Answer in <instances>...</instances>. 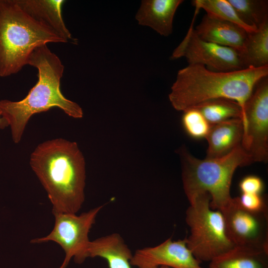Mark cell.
Masks as SVG:
<instances>
[{
	"instance_id": "6da1fadb",
	"label": "cell",
	"mask_w": 268,
	"mask_h": 268,
	"mask_svg": "<svg viewBox=\"0 0 268 268\" xmlns=\"http://www.w3.org/2000/svg\"><path fill=\"white\" fill-rule=\"evenodd\" d=\"M30 165L46 191L52 212L76 214L84 201L85 163L77 143L62 138L39 144Z\"/></svg>"
},
{
	"instance_id": "7a4b0ae2",
	"label": "cell",
	"mask_w": 268,
	"mask_h": 268,
	"mask_svg": "<svg viewBox=\"0 0 268 268\" xmlns=\"http://www.w3.org/2000/svg\"><path fill=\"white\" fill-rule=\"evenodd\" d=\"M28 65L38 70V80L22 100H0V113L11 129L13 141H20L25 127L34 114L58 107L68 116L81 118L83 113L76 103L66 98L60 89L64 66L58 56L47 45L36 48Z\"/></svg>"
},
{
	"instance_id": "3957f363",
	"label": "cell",
	"mask_w": 268,
	"mask_h": 268,
	"mask_svg": "<svg viewBox=\"0 0 268 268\" xmlns=\"http://www.w3.org/2000/svg\"><path fill=\"white\" fill-rule=\"evenodd\" d=\"M268 75V66L216 71L203 65H189L178 71L169 99L175 110L183 112L213 99L233 100L242 108L243 124L247 101L257 83Z\"/></svg>"
},
{
	"instance_id": "277c9868",
	"label": "cell",
	"mask_w": 268,
	"mask_h": 268,
	"mask_svg": "<svg viewBox=\"0 0 268 268\" xmlns=\"http://www.w3.org/2000/svg\"><path fill=\"white\" fill-rule=\"evenodd\" d=\"M25 12L15 0H0V77L17 73L33 51L49 43H67Z\"/></svg>"
},
{
	"instance_id": "5b68a950",
	"label": "cell",
	"mask_w": 268,
	"mask_h": 268,
	"mask_svg": "<svg viewBox=\"0 0 268 268\" xmlns=\"http://www.w3.org/2000/svg\"><path fill=\"white\" fill-rule=\"evenodd\" d=\"M182 163L183 188L189 201L207 193L212 209L221 210L231 200L230 187L236 169L253 163L251 156L241 144L228 154L217 158L198 159L185 146L178 150Z\"/></svg>"
},
{
	"instance_id": "8992f818",
	"label": "cell",
	"mask_w": 268,
	"mask_h": 268,
	"mask_svg": "<svg viewBox=\"0 0 268 268\" xmlns=\"http://www.w3.org/2000/svg\"><path fill=\"white\" fill-rule=\"evenodd\" d=\"M210 200L207 193L197 195L189 201L186 212L190 231L187 245L201 263L209 262L235 246L227 235L222 212L211 208Z\"/></svg>"
},
{
	"instance_id": "52a82bcc",
	"label": "cell",
	"mask_w": 268,
	"mask_h": 268,
	"mask_svg": "<svg viewBox=\"0 0 268 268\" xmlns=\"http://www.w3.org/2000/svg\"><path fill=\"white\" fill-rule=\"evenodd\" d=\"M104 205L93 208L79 215L67 213H54L55 225L46 236L31 240L32 243L54 242L63 249L65 256L59 268H67L73 259L77 264L83 263L90 241L88 234L96 217Z\"/></svg>"
},
{
	"instance_id": "ba28073f",
	"label": "cell",
	"mask_w": 268,
	"mask_h": 268,
	"mask_svg": "<svg viewBox=\"0 0 268 268\" xmlns=\"http://www.w3.org/2000/svg\"><path fill=\"white\" fill-rule=\"evenodd\" d=\"M241 145L253 162L268 159V79L260 80L247 101L244 109Z\"/></svg>"
},
{
	"instance_id": "9c48e42d",
	"label": "cell",
	"mask_w": 268,
	"mask_h": 268,
	"mask_svg": "<svg viewBox=\"0 0 268 268\" xmlns=\"http://www.w3.org/2000/svg\"><path fill=\"white\" fill-rule=\"evenodd\" d=\"M194 20L185 38L174 50L171 59L184 57L189 65H203L216 71L244 69L237 51L201 39L195 32Z\"/></svg>"
},
{
	"instance_id": "30bf717a",
	"label": "cell",
	"mask_w": 268,
	"mask_h": 268,
	"mask_svg": "<svg viewBox=\"0 0 268 268\" xmlns=\"http://www.w3.org/2000/svg\"><path fill=\"white\" fill-rule=\"evenodd\" d=\"M227 235L235 245L268 251V213L244 208L238 197L232 198L221 210Z\"/></svg>"
},
{
	"instance_id": "8fae6325",
	"label": "cell",
	"mask_w": 268,
	"mask_h": 268,
	"mask_svg": "<svg viewBox=\"0 0 268 268\" xmlns=\"http://www.w3.org/2000/svg\"><path fill=\"white\" fill-rule=\"evenodd\" d=\"M187 246L186 238H169L160 244L137 250L131 260L132 266L151 268L165 266L173 268H203Z\"/></svg>"
},
{
	"instance_id": "7c38bea8",
	"label": "cell",
	"mask_w": 268,
	"mask_h": 268,
	"mask_svg": "<svg viewBox=\"0 0 268 268\" xmlns=\"http://www.w3.org/2000/svg\"><path fill=\"white\" fill-rule=\"evenodd\" d=\"M195 31L201 39L241 52L244 46L248 32L233 23L206 14Z\"/></svg>"
},
{
	"instance_id": "4fadbf2b",
	"label": "cell",
	"mask_w": 268,
	"mask_h": 268,
	"mask_svg": "<svg viewBox=\"0 0 268 268\" xmlns=\"http://www.w3.org/2000/svg\"><path fill=\"white\" fill-rule=\"evenodd\" d=\"M182 0H143L135 18L139 25L150 27L162 36L173 31L175 13Z\"/></svg>"
},
{
	"instance_id": "5bb4252c",
	"label": "cell",
	"mask_w": 268,
	"mask_h": 268,
	"mask_svg": "<svg viewBox=\"0 0 268 268\" xmlns=\"http://www.w3.org/2000/svg\"><path fill=\"white\" fill-rule=\"evenodd\" d=\"M19 7L35 20L50 28L67 42L74 39L62 15L64 0H15Z\"/></svg>"
},
{
	"instance_id": "9a60e30c",
	"label": "cell",
	"mask_w": 268,
	"mask_h": 268,
	"mask_svg": "<svg viewBox=\"0 0 268 268\" xmlns=\"http://www.w3.org/2000/svg\"><path fill=\"white\" fill-rule=\"evenodd\" d=\"M243 134V124L240 118L211 125L205 137L208 142L206 158H217L228 154L241 144Z\"/></svg>"
},
{
	"instance_id": "2e32d148",
	"label": "cell",
	"mask_w": 268,
	"mask_h": 268,
	"mask_svg": "<svg viewBox=\"0 0 268 268\" xmlns=\"http://www.w3.org/2000/svg\"><path fill=\"white\" fill-rule=\"evenodd\" d=\"M133 254L118 233H113L90 241L86 258L100 257L106 260L109 268H132Z\"/></svg>"
},
{
	"instance_id": "e0dca14e",
	"label": "cell",
	"mask_w": 268,
	"mask_h": 268,
	"mask_svg": "<svg viewBox=\"0 0 268 268\" xmlns=\"http://www.w3.org/2000/svg\"><path fill=\"white\" fill-rule=\"evenodd\" d=\"M209 268H268V251L235 246L209 262Z\"/></svg>"
},
{
	"instance_id": "ac0fdd59",
	"label": "cell",
	"mask_w": 268,
	"mask_h": 268,
	"mask_svg": "<svg viewBox=\"0 0 268 268\" xmlns=\"http://www.w3.org/2000/svg\"><path fill=\"white\" fill-rule=\"evenodd\" d=\"M239 53L244 69L268 66V17L256 30L248 33L244 48Z\"/></svg>"
},
{
	"instance_id": "d6986e66",
	"label": "cell",
	"mask_w": 268,
	"mask_h": 268,
	"mask_svg": "<svg viewBox=\"0 0 268 268\" xmlns=\"http://www.w3.org/2000/svg\"><path fill=\"white\" fill-rule=\"evenodd\" d=\"M193 108L199 110L210 125L231 119L240 118L242 120L243 118V112L240 105L229 99H213Z\"/></svg>"
},
{
	"instance_id": "ffe728a7",
	"label": "cell",
	"mask_w": 268,
	"mask_h": 268,
	"mask_svg": "<svg viewBox=\"0 0 268 268\" xmlns=\"http://www.w3.org/2000/svg\"><path fill=\"white\" fill-rule=\"evenodd\" d=\"M227 0L241 20L249 26L257 28L268 17L267 0Z\"/></svg>"
},
{
	"instance_id": "44dd1931",
	"label": "cell",
	"mask_w": 268,
	"mask_h": 268,
	"mask_svg": "<svg viewBox=\"0 0 268 268\" xmlns=\"http://www.w3.org/2000/svg\"><path fill=\"white\" fill-rule=\"evenodd\" d=\"M192 1L195 7L200 9H204L206 14L235 24L248 33L254 31L257 29L249 26L243 22L227 0H195Z\"/></svg>"
},
{
	"instance_id": "7402d4cb",
	"label": "cell",
	"mask_w": 268,
	"mask_h": 268,
	"mask_svg": "<svg viewBox=\"0 0 268 268\" xmlns=\"http://www.w3.org/2000/svg\"><path fill=\"white\" fill-rule=\"evenodd\" d=\"M183 112L182 122L188 134L195 139L205 138L211 125L201 112L196 108H191Z\"/></svg>"
},
{
	"instance_id": "603a6c76",
	"label": "cell",
	"mask_w": 268,
	"mask_h": 268,
	"mask_svg": "<svg viewBox=\"0 0 268 268\" xmlns=\"http://www.w3.org/2000/svg\"><path fill=\"white\" fill-rule=\"evenodd\" d=\"M238 198L241 205L247 210L268 213L266 202L261 194L244 193Z\"/></svg>"
},
{
	"instance_id": "cb8c5ba5",
	"label": "cell",
	"mask_w": 268,
	"mask_h": 268,
	"mask_svg": "<svg viewBox=\"0 0 268 268\" xmlns=\"http://www.w3.org/2000/svg\"><path fill=\"white\" fill-rule=\"evenodd\" d=\"M242 194H261L264 190L263 180L255 175H249L243 178L239 184Z\"/></svg>"
},
{
	"instance_id": "d4e9b609",
	"label": "cell",
	"mask_w": 268,
	"mask_h": 268,
	"mask_svg": "<svg viewBox=\"0 0 268 268\" xmlns=\"http://www.w3.org/2000/svg\"><path fill=\"white\" fill-rule=\"evenodd\" d=\"M8 127V125L5 121L2 118L0 113V129H4Z\"/></svg>"
},
{
	"instance_id": "484cf974",
	"label": "cell",
	"mask_w": 268,
	"mask_h": 268,
	"mask_svg": "<svg viewBox=\"0 0 268 268\" xmlns=\"http://www.w3.org/2000/svg\"><path fill=\"white\" fill-rule=\"evenodd\" d=\"M151 268H173L170 267L165 266H160L158 267H155Z\"/></svg>"
}]
</instances>
